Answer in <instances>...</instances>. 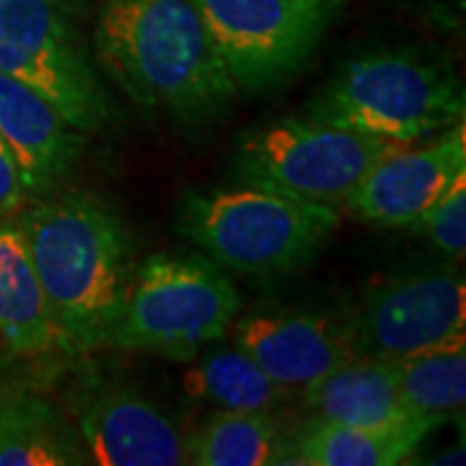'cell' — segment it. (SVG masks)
<instances>
[{
	"label": "cell",
	"instance_id": "1",
	"mask_svg": "<svg viewBox=\"0 0 466 466\" xmlns=\"http://www.w3.org/2000/svg\"><path fill=\"white\" fill-rule=\"evenodd\" d=\"M94 47L135 104L184 122L220 115L238 94L192 0H104Z\"/></svg>",
	"mask_w": 466,
	"mask_h": 466
},
{
	"label": "cell",
	"instance_id": "2",
	"mask_svg": "<svg viewBox=\"0 0 466 466\" xmlns=\"http://www.w3.org/2000/svg\"><path fill=\"white\" fill-rule=\"evenodd\" d=\"M66 352L106 345L133 278L122 220L88 195H66L18 223Z\"/></svg>",
	"mask_w": 466,
	"mask_h": 466
},
{
	"label": "cell",
	"instance_id": "3",
	"mask_svg": "<svg viewBox=\"0 0 466 466\" xmlns=\"http://www.w3.org/2000/svg\"><path fill=\"white\" fill-rule=\"evenodd\" d=\"M464 86L449 63L401 47L348 60L306 115L410 146L464 122Z\"/></svg>",
	"mask_w": 466,
	"mask_h": 466
},
{
	"label": "cell",
	"instance_id": "4",
	"mask_svg": "<svg viewBox=\"0 0 466 466\" xmlns=\"http://www.w3.org/2000/svg\"><path fill=\"white\" fill-rule=\"evenodd\" d=\"M339 226L332 205L288 198L257 184L195 189L179 228L216 265L244 275L290 272L314 259Z\"/></svg>",
	"mask_w": 466,
	"mask_h": 466
},
{
	"label": "cell",
	"instance_id": "5",
	"mask_svg": "<svg viewBox=\"0 0 466 466\" xmlns=\"http://www.w3.org/2000/svg\"><path fill=\"white\" fill-rule=\"evenodd\" d=\"M238 309V293L216 262L153 254L133 272L106 345L189 360L228 334Z\"/></svg>",
	"mask_w": 466,
	"mask_h": 466
},
{
	"label": "cell",
	"instance_id": "6",
	"mask_svg": "<svg viewBox=\"0 0 466 466\" xmlns=\"http://www.w3.org/2000/svg\"><path fill=\"white\" fill-rule=\"evenodd\" d=\"M394 148L400 146L317 116H285L238 140L236 168L244 182L334 208Z\"/></svg>",
	"mask_w": 466,
	"mask_h": 466
},
{
	"label": "cell",
	"instance_id": "7",
	"mask_svg": "<svg viewBox=\"0 0 466 466\" xmlns=\"http://www.w3.org/2000/svg\"><path fill=\"white\" fill-rule=\"evenodd\" d=\"M0 70L45 96L81 133H96L112 116L70 11L50 0H0Z\"/></svg>",
	"mask_w": 466,
	"mask_h": 466
},
{
	"label": "cell",
	"instance_id": "8",
	"mask_svg": "<svg viewBox=\"0 0 466 466\" xmlns=\"http://www.w3.org/2000/svg\"><path fill=\"white\" fill-rule=\"evenodd\" d=\"M238 91L290 81L319 47L332 0H192Z\"/></svg>",
	"mask_w": 466,
	"mask_h": 466
},
{
	"label": "cell",
	"instance_id": "9",
	"mask_svg": "<svg viewBox=\"0 0 466 466\" xmlns=\"http://www.w3.org/2000/svg\"><path fill=\"white\" fill-rule=\"evenodd\" d=\"M464 327V278L453 272H422L370 288L348 332L355 358L400 360L461 337Z\"/></svg>",
	"mask_w": 466,
	"mask_h": 466
},
{
	"label": "cell",
	"instance_id": "10",
	"mask_svg": "<svg viewBox=\"0 0 466 466\" xmlns=\"http://www.w3.org/2000/svg\"><path fill=\"white\" fill-rule=\"evenodd\" d=\"M466 171L464 122L422 148H394L348 195L350 210L383 228H407L441 200Z\"/></svg>",
	"mask_w": 466,
	"mask_h": 466
},
{
	"label": "cell",
	"instance_id": "11",
	"mask_svg": "<svg viewBox=\"0 0 466 466\" xmlns=\"http://www.w3.org/2000/svg\"><path fill=\"white\" fill-rule=\"evenodd\" d=\"M86 461L99 466L187 464V441L153 401L127 386H99L76 401Z\"/></svg>",
	"mask_w": 466,
	"mask_h": 466
},
{
	"label": "cell",
	"instance_id": "12",
	"mask_svg": "<svg viewBox=\"0 0 466 466\" xmlns=\"http://www.w3.org/2000/svg\"><path fill=\"white\" fill-rule=\"evenodd\" d=\"M231 329L236 348L285 389H303L355 358L348 327L321 314L257 311Z\"/></svg>",
	"mask_w": 466,
	"mask_h": 466
},
{
	"label": "cell",
	"instance_id": "13",
	"mask_svg": "<svg viewBox=\"0 0 466 466\" xmlns=\"http://www.w3.org/2000/svg\"><path fill=\"white\" fill-rule=\"evenodd\" d=\"M0 137L32 195H42L60 182L86 148V133L73 127L45 96L3 70Z\"/></svg>",
	"mask_w": 466,
	"mask_h": 466
},
{
	"label": "cell",
	"instance_id": "14",
	"mask_svg": "<svg viewBox=\"0 0 466 466\" xmlns=\"http://www.w3.org/2000/svg\"><path fill=\"white\" fill-rule=\"evenodd\" d=\"M303 401L317 420L339 425L389 428L407 422H431L420 420L404 407L397 360L383 358H350L348 363L324 373L317 381L306 383Z\"/></svg>",
	"mask_w": 466,
	"mask_h": 466
},
{
	"label": "cell",
	"instance_id": "15",
	"mask_svg": "<svg viewBox=\"0 0 466 466\" xmlns=\"http://www.w3.org/2000/svg\"><path fill=\"white\" fill-rule=\"evenodd\" d=\"M0 339L14 355H45L60 348L26 236L21 226L5 220H0Z\"/></svg>",
	"mask_w": 466,
	"mask_h": 466
},
{
	"label": "cell",
	"instance_id": "16",
	"mask_svg": "<svg viewBox=\"0 0 466 466\" xmlns=\"http://www.w3.org/2000/svg\"><path fill=\"white\" fill-rule=\"evenodd\" d=\"M86 453L60 410L26 389L0 391V466H76Z\"/></svg>",
	"mask_w": 466,
	"mask_h": 466
},
{
	"label": "cell",
	"instance_id": "17",
	"mask_svg": "<svg viewBox=\"0 0 466 466\" xmlns=\"http://www.w3.org/2000/svg\"><path fill=\"white\" fill-rule=\"evenodd\" d=\"M433 422H407L389 428L339 425L311 420L290 446L299 464L309 466H397L433 433Z\"/></svg>",
	"mask_w": 466,
	"mask_h": 466
},
{
	"label": "cell",
	"instance_id": "18",
	"mask_svg": "<svg viewBox=\"0 0 466 466\" xmlns=\"http://www.w3.org/2000/svg\"><path fill=\"white\" fill-rule=\"evenodd\" d=\"M187 464L269 466L299 461L280 425L267 412L220 410L187 438Z\"/></svg>",
	"mask_w": 466,
	"mask_h": 466
},
{
	"label": "cell",
	"instance_id": "19",
	"mask_svg": "<svg viewBox=\"0 0 466 466\" xmlns=\"http://www.w3.org/2000/svg\"><path fill=\"white\" fill-rule=\"evenodd\" d=\"M404 407L420 420L443 425L466 401V334L397 360Z\"/></svg>",
	"mask_w": 466,
	"mask_h": 466
},
{
	"label": "cell",
	"instance_id": "20",
	"mask_svg": "<svg viewBox=\"0 0 466 466\" xmlns=\"http://www.w3.org/2000/svg\"><path fill=\"white\" fill-rule=\"evenodd\" d=\"M189 397L218 404L236 412H267L272 415L290 389L272 381L262 368L241 350H218L205 355L184 376Z\"/></svg>",
	"mask_w": 466,
	"mask_h": 466
},
{
	"label": "cell",
	"instance_id": "21",
	"mask_svg": "<svg viewBox=\"0 0 466 466\" xmlns=\"http://www.w3.org/2000/svg\"><path fill=\"white\" fill-rule=\"evenodd\" d=\"M449 257H461L466 249V171L451 184L449 192L428 213L410 226Z\"/></svg>",
	"mask_w": 466,
	"mask_h": 466
},
{
	"label": "cell",
	"instance_id": "22",
	"mask_svg": "<svg viewBox=\"0 0 466 466\" xmlns=\"http://www.w3.org/2000/svg\"><path fill=\"white\" fill-rule=\"evenodd\" d=\"M24 198H26V187L21 182L16 161L0 137V218L14 216L24 205Z\"/></svg>",
	"mask_w": 466,
	"mask_h": 466
},
{
	"label": "cell",
	"instance_id": "23",
	"mask_svg": "<svg viewBox=\"0 0 466 466\" xmlns=\"http://www.w3.org/2000/svg\"><path fill=\"white\" fill-rule=\"evenodd\" d=\"M50 3H55V5H60V8H66V11H78L81 5H84L86 0H50Z\"/></svg>",
	"mask_w": 466,
	"mask_h": 466
}]
</instances>
